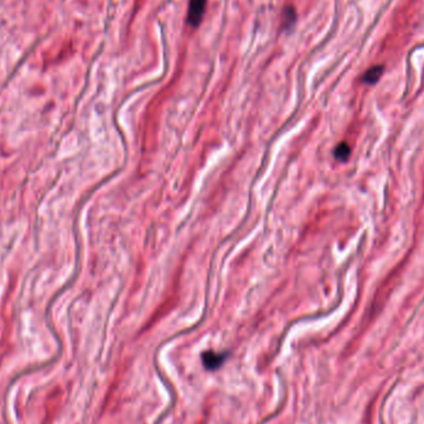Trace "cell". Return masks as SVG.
<instances>
[{"instance_id": "obj_1", "label": "cell", "mask_w": 424, "mask_h": 424, "mask_svg": "<svg viewBox=\"0 0 424 424\" xmlns=\"http://www.w3.org/2000/svg\"><path fill=\"white\" fill-rule=\"evenodd\" d=\"M206 2L207 0H190L188 20L189 24L194 28L201 24L206 9Z\"/></svg>"}, {"instance_id": "obj_2", "label": "cell", "mask_w": 424, "mask_h": 424, "mask_svg": "<svg viewBox=\"0 0 424 424\" xmlns=\"http://www.w3.org/2000/svg\"><path fill=\"white\" fill-rule=\"evenodd\" d=\"M203 360L205 366L207 368H217L221 366V364L224 362L225 356L222 353H216L212 352V351H209V352H205L203 355Z\"/></svg>"}, {"instance_id": "obj_3", "label": "cell", "mask_w": 424, "mask_h": 424, "mask_svg": "<svg viewBox=\"0 0 424 424\" xmlns=\"http://www.w3.org/2000/svg\"><path fill=\"white\" fill-rule=\"evenodd\" d=\"M350 153H351V150H350L349 144H347V143H345V142L340 143V144H339L334 150L335 158L338 160H340V162H346V160L349 159Z\"/></svg>"}, {"instance_id": "obj_4", "label": "cell", "mask_w": 424, "mask_h": 424, "mask_svg": "<svg viewBox=\"0 0 424 424\" xmlns=\"http://www.w3.org/2000/svg\"><path fill=\"white\" fill-rule=\"evenodd\" d=\"M381 75H382V67H372V69L368 70L366 74H365L364 81L368 84H373L375 82L378 81V78L381 77Z\"/></svg>"}, {"instance_id": "obj_5", "label": "cell", "mask_w": 424, "mask_h": 424, "mask_svg": "<svg viewBox=\"0 0 424 424\" xmlns=\"http://www.w3.org/2000/svg\"><path fill=\"white\" fill-rule=\"evenodd\" d=\"M295 17H297V15H295L294 8L286 9V10L284 11V28L285 29L291 28V26L294 24Z\"/></svg>"}]
</instances>
